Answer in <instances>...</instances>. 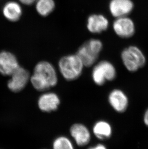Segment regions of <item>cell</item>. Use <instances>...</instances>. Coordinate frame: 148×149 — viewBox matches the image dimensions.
<instances>
[{"mask_svg": "<svg viewBox=\"0 0 148 149\" xmlns=\"http://www.w3.org/2000/svg\"><path fill=\"white\" fill-rule=\"evenodd\" d=\"M30 81L37 91H47L57 84V73L53 64L47 61H41L35 66Z\"/></svg>", "mask_w": 148, "mask_h": 149, "instance_id": "cell-1", "label": "cell"}, {"mask_svg": "<svg viewBox=\"0 0 148 149\" xmlns=\"http://www.w3.org/2000/svg\"><path fill=\"white\" fill-rule=\"evenodd\" d=\"M84 67L83 62L77 54L63 56L58 62L60 73L68 81L78 79L82 73Z\"/></svg>", "mask_w": 148, "mask_h": 149, "instance_id": "cell-2", "label": "cell"}, {"mask_svg": "<svg viewBox=\"0 0 148 149\" xmlns=\"http://www.w3.org/2000/svg\"><path fill=\"white\" fill-rule=\"evenodd\" d=\"M102 47V42L99 40H89L80 47L76 54L80 58L84 66L89 67L96 62Z\"/></svg>", "mask_w": 148, "mask_h": 149, "instance_id": "cell-3", "label": "cell"}, {"mask_svg": "<svg viewBox=\"0 0 148 149\" xmlns=\"http://www.w3.org/2000/svg\"><path fill=\"white\" fill-rule=\"evenodd\" d=\"M116 70L113 64L108 61H102L95 65L92 69L91 78L94 83L98 86H102L107 81L115 78Z\"/></svg>", "mask_w": 148, "mask_h": 149, "instance_id": "cell-4", "label": "cell"}, {"mask_svg": "<svg viewBox=\"0 0 148 149\" xmlns=\"http://www.w3.org/2000/svg\"><path fill=\"white\" fill-rule=\"evenodd\" d=\"M121 58L124 66L131 72L137 71L146 63L144 54L136 46H130L124 49L122 52Z\"/></svg>", "mask_w": 148, "mask_h": 149, "instance_id": "cell-5", "label": "cell"}, {"mask_svg": "<svg viewBox=\"0 0 148 149\" xmlns=\"http://www.w3.org/2000/svg\"><path fill=\"white\" fill-rule=\"evenodd\" d=\"M11 76L7 86L11 91L15 93L22 91L30 79V72L21 66L19 67Z\"/></svg>", "mask_w": 148, "mask_h": 149, "instance_id": "cell-6", "label": "cell"}, {"mask_svg": "<svg viewBox=\"0 0 148 149\" xmlns=\"http://www.w3.org/2000/svg\"><path fill=\"white\" fill-rule=\"evenodd\" d=\"M61 104L60 97L56 93L46 91L41 95L38 100L39 110L44 113H52L58 110Z\"/></svg>", "mask_w": 148, "mask_h": 149, "instance_id": "cell-7", "label": "cell"}, {"mask_svg": "<svg viewBox=\"0 0 148 149\" xmlns=\"http://www.w3.org/2000/svg\"><path fill=\"white\" fill-rule=\"evenodd\" d=\"M113 29L116 35L121 38H129L135 32V26L131 18L128 17L116 18L113 23Z\"/></svg>", "mask_w": 148, "mask_h": 149, "instance_id": "cell-8", "label": "cell"}, {"mask_svg": "<svg viewBox=\"0 0 148 149\" xmlns=\"http://www.w3.org/2000/svg\"><path fill=\"white\" fill-rule=\"evenodd\" d=\"M16 56L9 51L0 52V73L4 76H11L19 67Z\"/></svg>", "mask_w": 148, "mask_h": 149, "instance_id": "cell-9", "label": "cell"}, {"mask_svg": "<svg viewBox=\"0 0 148 149\" xmlns=\"http://www.w3.org/2000/svg\"><path fill=\"white\" fill-rule=\"evenodd\" d=\"M70 133L75 143L79 146H85L88 145L91 138L88 128L81 123H75L71 125Z\"/></svg>", "mask_w": 148, "mask_h": 149, "instance_id": "cell-10", "label": "cell"}, {"mask_svg": "<svg viewBox=\"0 0 148 149\" xmlns=\"http://www.w3.org/2000/svg\"><path fill=\"white\" fill-rule=\"evenodd\" d=\"M134 6L131 0H111L109 7L112 16L118 18L127 17L132 11Z\"/></svg>", "mask_w": 148, "mask_h": 149, "instance_id": "cell-11", "label": "cell"}, {"mask_svg": "<svg viewBox=\"0 0 148 149\" xmlns=\"http://www.w3.org/2000/svg\"><path fill=\"white\" fill-rule=\"evenodd\" d=\"M108 100L112 108L118 113L124 112L129 104L127 96L124 92L119 89H115L111 91Z\"/></svg>", "mask_w": 148, "mask_h": 149, "instance_id": "cell-12", "label": "cell"}, {"mask_svg": "<svg viewBox=\"0 0 148 149\" xmlns=\"http://www.w3.org/2000/svg\"><path fill=\"white\" fill-rule=\"evenodd\" d=\"M109 26V21L106 17L101 14H93L89 17L87 27L92 33H100L106 31Z\"/></svg>", "mask_w": 148, "mask_h": 149, "instance_id": "cell-13", "label": "cell"}, {"mask_svg": "<svg viewBox=\"0 0 148 149\" xmlns=\"http://www.w3.org/2000/svg\"><path fill=\"white\" fill-rule=\"evenodd\" d=\"M3 13L5 18L9 21L16 22L22 15V9L17 1H8L3 6Z\"/></svg>", "mask_w": 148, "mask_h": 149, "instance_id": "cell-14", "label": "cell"}, {"mask_svg": "<svg viewBox=\"0 0 148 149\" xmlns=\"http://www.w3.org/2000/svg\"><path fill=\"white\" fill-rule=\"evenodd\" d=\"M92 131L97 139L104 141L111 138L113 130L109 122L105 120H99L94 124Z\"/></svg>", "mask_w": 148, "mask_h": 149, "instance_id": "cell-15", "label": "cell"}, {"mask_svg": "<svg viewBox=\"0 0 148 149\" xmlns=\"http://www.w3.org/2000/svg\"><path fill=\"white\" fill-rule=\"evenodd\" d=\"M55 7L54 0H37L36 4V9L38 14L46 17L52 13Z\"/></svg>", "mask_w": 148, "mask_h": 149, "instance_id": "cell-16", "label": "cell"}, {"mask_svg": "<svg viewBox=\"0 0 148 149\" xmlns=\"http://www.w3.org/2000/svg\"><path fill=\"white\" fill-rule=\"evenodd\" d=\"M53 149H75L71 141L67 136H60L55 138L53 142Z\"/></svg>", "mask_w": 148, "mask_h": 149, "instance_id": "cell-17", "label": "cell"}, {"mask_svg": "<svg viewBox=\"0 0 148 149\" xmlns=\"http://www.w3.org/2000/svg\"><path fill=\"white\" fill-rule=\"evenodd\" d=\"M88 149H107L105 146V145H104L103 144L99 143L96 145L91 146Z\"/></svg>", "mask_w": 148, "mask_h": 149, "instance_id": "cell-18", "label": "cell"}, {"mask_svg": "<svg viewBox=\"0 0 148 149\" xmlns=\"http://www.w3.org/2000/svg\"><path fill=\"white\" fill-rule=\"evenodd\" d=\"M20 3L26 5H31L35 2H36L37 0H18Z\"/></svg>", "mask_w": 148, "mask_h": 149, "instance_id": "cell-19", "label": "cell"}, {"mask_svg": "<svg viewBox=\"0 0 148 149\" xmlns=\"http://www.w3.org/2000/svg\"><path fill=\"white\" fill-rule=\"evenodd\" d=\"M144 121L146 125L148 127V109L146 111L144 114Z\"/></svg>", "mask_w": 148, "mask_h": 149, "instance_id": "cell-20", "label": "cell"}]
</instances>
